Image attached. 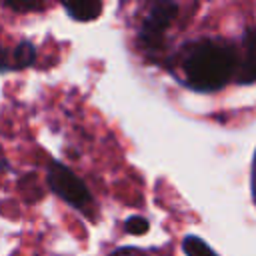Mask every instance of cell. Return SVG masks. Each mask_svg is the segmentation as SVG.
<instances>
[{"mask_svg": "<svg viewBox=\"0 0 256 256\" xmlns=\"http://www.w3.org/2000/svg\"><path fill=\"white\" fill-rule=\"evenodd\" d=\"M178 16V6L174 2H156L146 14L140 28V44L148 54H158L164 48V36L170 24Z\"/></svg>", "mask_w": 256, "mask_h": 256, "instance_id": "3", "label": "cell"}, {"mask_svg": "<svg viewBox=\"0 0 256 256\" xmlns=\"http://www.w3.org/2000/svg\"><path fill=\"white\" fill-rule=\"evenodd\" d=\"M110 256H142V254H140V250H136V248H118V250H114Z\"/></svg>", "mask_w": 256, "mask_h": 256, "instance_id": "10", "label": "cell"}, {"mask_svg": "<svg viewBox=\"0 0 256 256\" xmlns=\"http://www.w3.org/2000/svg\"><path fill=\"white\" fill-rule=\"evenodd\" d=\"M148 228H150V226H148V220L142 218V216H130V218L126 220V232H130V234H134V236L148 232Z\"/></svg>", "mask_w": 256, "mask_h": 256, "instance_id": "8", "label": "cell"}, {"mask_svg": "<svg viewBox=\"0 0 256 256\" xmlns=\"http://www.w3.org/2000/svg\"><path fill=\"white\" fill-rule=\"evenodd\" d=\"M46 178H48L50 190L56 196H60L64 202H68L70 206L84 210L86 206L92 204V194H90L88 186L68 166H64L60 162H50Z\"/></svg>", "mask_w": 256, "mask_h": 256, "instance_id": "2", "label": "cell"}, {"mask_svg": "<svg viewBox=\"0 0 256 256\" xmlns=\"http://www.w3.org/2000/svg\"><path fill=\"white\" fill-rule=\"evenodd\" d=\"M254 166H256V154H254Z\"/></svg>", "mask_w": 256, "mask_h": 256, "instance_id": "11", "label": "cell"}, {"mask_svg": "<svg viewBox=\"0 0 256 256\" xmlns=\"http://www.w3.org/2000/svg\"><path fill=\"white\" fill-rule=\"evenodd\" d=\"M236 78L240 84L256 82V26L246 28L240 48V64L236 66Z\"/></svg>", "mask_w": 256, "mask_h": 256, "instance_id": "4", "label": "cell"}, {"mask_svg": "<svg viewBox=\"0 0 256 256\" xmlns=\"http://www.w3.org/2000/svg\"><path fill=\"white\" fill-rule=\"evenodd\" d=\"M4 6H8L10 10H16V12H30V10H42L44 4H14V2H6Z\"/></svg>", "mask_w": 256, "mask_h": 256, "instance_id": "9", "label": "cell"}, {"mask_svg": "<svg viewBox=\"0 0 256 256\" xmlns=\"http://www.w3.org/2000/svg\"><path fill=\"white\" fill-rule=\"evenodd\" d=\"M238 54L230 42L202 38L184 46L180 70L184 84L196 92H216L236 74Z\"/></svg>", "mask_w": 256, "mask_h": 256, "instance_id": "1", "label": "cell"}, {"mask_svg": "<svg viewBox=\"0 0 256 256\" xmlns=\"http://www.w3.org/2000/svg\"><path fill=\"white\" fill-rule=\"evenodd\" d=\"M64 10L76 22H92V20H96L100 16L102 2H74V4H64Z\"/></svg>", "mask_w": 256, "mask_h": 256, "instance_id": "5", "label": "cell"}, {"mask_svg": "<svg viewBox=\"0 0 256 256\" xmlns=\"http://www.w3.org/2000/svg\"><path fill=\"white\" fill-rule=\"evenodd\" d=\"M182 250L186 256H218L202 238L192 236V234L182 240Z\"/></svg>", "mask_w": 256, "mask_h": 256, "instance_id": "7", "label": "cell"}, {"mask_svg": "<svg viewBox=\"0 0 256 256\" xmlns=\"http://www.w3.org/2000/svg\"><path fill=\"white\" fill-rule=\"evenodd\" d=\"M10 56H12L10 68H28V66H32L34 60H36V48H34L32 42L24 40V42H18V44H16V48L12 50Z\"/></svg>", "mask_w": 256, "mask_h": 256, "instance_id": "6", "label": "cell"}]
</instances>
